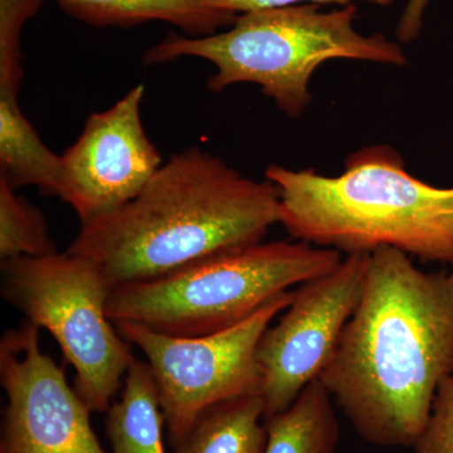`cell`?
Segmentation results:
<instances>
[{
  "mask_svg": "<svg viewBox=\"0 0 453 453\" xmlns=\"http://www.w3.org/2000/svg\"><path fill=\"white\" fill-rule=\"evenodd\" d=\"M453 372V268L425 273L392 247L368 253L362 299L319 380L357 434L412 449Z\"/></svg>",
  "mask_w": 453,
  "mask_h": 453,
  "instance_id": "6da1fadb",
  "label": "cell"
},
{
  "mask_svg": "<svg viewBox=\"0 0 453 453\" xmlns=\"http://www.w3.org/2000/svg\"><path fill=\"white\" fill-rule=\"evenodd\" d=\"M276 223L275 184L192 148L172 155L120 210L81 226L68 252L96 264L112 290L261 242Z\"/></svg>",
  "mask_w": 453,
  "mask_h": 453,
  "instance_id": "7a4b0ae2",
  "label": "cell"
},
{
  "mask_svg": "<svg viewBox=\"0 0 453 453\" xmlns=\"http://www.w3.org/2000/svg\"><path fill=\"white\" fill-rule=\"evenodd\" d=\"M265 177L279 190L280 223L294 240L347 255L392 247L453 268V187L414 177L388 145L354 151L336 177L280 165Z\"/></svg>",
  "mask_w": 453,
  "mask_h": 453,
  "instance_id": "3957f363",
  "label": "cell"
},
{
  "mask_svg": "<svg viewBox=\"0 0 453 453\" xmlns=\"http://www.w3.org/2000/svg\"><path fill=\"white\" fill-rule=\"evenodd\" d=\"M354 4L332 12L320 5L249 12L231 28L203 37L170 33L146 50V65L198 57L216 65L208 88L220 92L235 83H255L277 109L299 118L311 103L310 81L319 65L332 59H357L404 65L407 57L396 42L383 35H363L354 28Z\"/></svg>",
  "mask_w": 453,
  "mask_h": 453,
  "instance_id": "277c9868",
  "label": "cell"
},
{
  "mask_svg": "<svg viewBox=\"0 0 453 453\" xmlns=\"http://www.w3.org/2000/svg\"><path fill=\"white\" fill-rule=\"evenodd\" d=\"M342 253L303 241L247 244L149 281L112 288L106 311L173 336H201L242 323L292 286L332 273Z\"/></svg>",
  "mask_w": 453,
  "mask_h": 453,
  "instance_id": "5b68a950",
  "label": "cell"
},
{
  "mask_svg": "<svg viewBox=\"0 0 453 453\" xmlns=\"http://www.w3.org/2000/svg\"><path fill=\"white\" fill-rule=\"evenodd\" d=\"M0 292L53 336L73 368L76 392L92 412L105 413L135 357L107 316L111 288L100 267L68 251L8 259Z\"/></svg>",
  "mask_w": 453,
  "mask_h": 453,
  "instance_id": "8992f818",
  "label": "cell"
},
{
  "mask_svg": "<svg viewBox=\"0 0 453 453\" xmlns=\"http://www.w3.org/2000/svg\"><path fill=\"white\" fill-rule=\"evenodd\" d=\"M291 299L292 291L283 292L242 323L208 335L173 336L130 321L115 323L122 338L144 353L153 372L173 449L211 405L262 395L258 342Z\"/></svg>",
  "mask_w": 453,
  "mask_h": 453,
  "instance_id": "52a82bcc",
  "label": "cell"
},
{
  "mask_svg": "<svg viewBox=\"0 0 453 453\" xmlns=\"http://www.w3.org/2000/svg\"><path fill=\"white\" fill-rule=\"evenodd\" d=\"M368 253L347 255L332 273L292 291L291 303L259 340L265 419L290 407L329 365L365 288Z\"/></svg>",
  "mask_w": 453,
  "mask_h": 453,
  "instance_id": "ba28073f",
  "label": "cell"
},
{
  "mask_svg": "<svg viewBox=\"0 0 453 453\" xmlns=\"http://www.w3.org/2000/svg\"><path fill=\"white\" fill-rule=\"evenodd\" d=\"M40 327L25 321L0 340V384L7 396L0 453H106L92 411L43 353Z\"/></svg>",
  "mask_w": 453,
  "mask_h": 453,
  "instance_id": "9c48e42d",
  "label": "cell"
},
{
  "mask_svg": "<svg viewBox=\"0 0 453 453\" xmlns=\"http://www.w3.org/2000/svg\"><path fill=\"white\" fill-rule=\"evenodd\" d=\"M144 95V85L135 86L110 109L92 112L81 135L62 155L58 196L81 226L120 210L162 168V155L142 127Z\"/></svg>",
  "mask_w": 453,
  "mask_h": 453,
  "instance_id": "30bf717a",
  "label": "cell"
},
{
  "mask_svg": "<svg viewBox=\"0 0 453 453\" xmlns=\"http://www.w3.org/2000/svg\"><path fill=\"white\" fill-rule=\"evenodd\" d=\"M62 11L94 27H131L163 20L189 37H203L231 27L238 14L203 0H55Z\"/></svg>",
  "mask_w": 453,
  "mask_h": 453,
  "instance_id": "8fae6325",
  "label": "cell"
},
{
  "mask_svg": "<svg viewBox=\"0 0 453 453\" xmlns=\"http://www.w3.org/2000/svg\"><path fill=\"white\" fill-rule=\"evenodd\" d=\"M165 422L153 372L134 357L119 401L105 412V432L111 453H166Z\"/></svg>",
  "mask_w": 453,
  "mask_h": 453,
  "instance_id": "7c38bea8",
  "label": "cell"
},
{
  "mask_svg": "<svg viewBox=\"0 0 453 453\" xmlns=\"http://www.w3.org/2000/svg\"><path fill=\"white\" fill-rule=\"evenodd\" d=\"M0 178L17 190L35 186L59 196L64 183L62 155L46 146L20 110L17 95H0Z\"/></svg>",
  "mask_w": 453,
  "mask_h": 453,
  "instance_id": "4fadbf2b",
  "label": "cell"
},
{
  "mask_svg": "<svg viewBox=\"0 0 453 453\" xmlns=\"http://www.w3.org/2000/svg\"><path fill=\"white\" fill-rule=\"evenodd\" d=\"M261 395L211 405L196 419L173 453H264L267 432Z\"/></svg>",
  "mask_w": 453,
  "mask_h": 453,
  "instance_id": "5bb4252c",
  "label": "cell"
},
{
  "mask_svg": "<svg viewBox=\"0 0 453 453\" xmlns=\"http://www.w3.org/2000/svg\"><path fill=\"white\" fill-rule=\"evenodd\" d=\"M335 410L324 384L311 381L290 407L265 419L264 453H335L340 438Z\"/></svg>",
  "mask_w": 453,
  "mask_h": 453,
  "instance_id": "9a60e30c",
  "label": "cell"
},
{
  "mask_svg": "<svg viewBox=\"0 0 453 453\" xmlns=\"http://www.w3.org/2000/svg\"><path fill=\"white\" fill-rule=\"evenodd\" d=\"M43 213L0 178V259L56 253Z\"/></svg>",
  "mask_w": 453,
  "mask_h": 453,
  "instance_id": "2e32d148",
  "label": "cell"
},
{
  "mask_svg": "<svg viewBox=\"0 0 453 453\" xmlns=\"http://www.w3.org/2000/svg\"><path fill=\"white\" fill-rule=\"evenodd\" d=\"M46 0H0V95H17L23 80L19 38L23 26Z\"/></svg>",
  "mask_w": 453,
  "mask_h": 453,
  "instance_id": "e0dca14e",
  "label": "cell"
},
{
  "mask_svg": "<svg viewBox=\"0 0 453 453\" xmlns=\"http://www.w3.org/2000/svg\"><path fill=\"white\" fill-rule=\"evenodd\" d=\"M413 453H453V372L438 389Z\"/></svg>",
  "mask_w": 453,
  "mask_h": 453,
  "instance_id": "ac0fdd59",
  "label": "cell"
},
{
  "mask_svg": "<svg viewBox=\"0 0 453 453\" xmlns=\"http://www.w3.org/2000/svg\"><path fill=\"white\" fill-rule=\"evenodd\" d=\"M211 7L232 12V13H249V12L264 11V9L292 7L301 4H353L356 0H203ZM372 4L388 7L396 0H363Z\"/></svg>",
  "mask_w": 453,
  "mask_h": 453,
  "instance_id": "d6986e66",
  "label": "cell"
},
{
  "mask_svg": "<svg viewBox=\"0 0 453 453\" xmlns=\"http://www.w3.org/2000/svg\"><path fill=\"white\" fill-rule=\"evenodd\" d=\"M428 3L429 0H408L395 32L396 40L401 43H410L419 37Z\"/></svg>",
  "mask_w": 453,
  "mask_h": 453,
  "instance_id": "ffe728a7",
  "label": "cell"
}]
</instances>
